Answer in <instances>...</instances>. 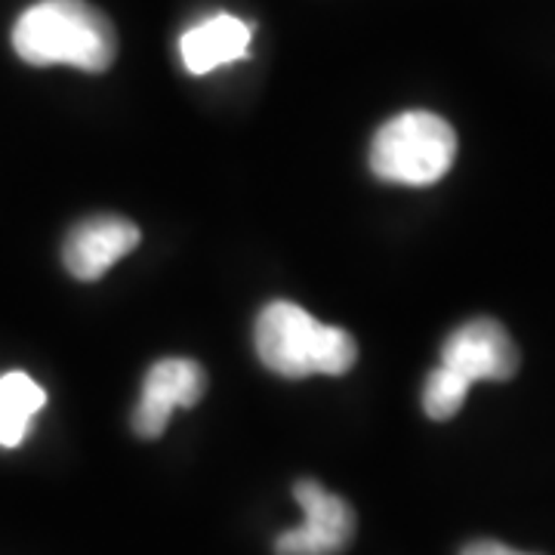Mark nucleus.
Returning <instances> with one entry per match:
<instances>
[{
    "mask_svg": "<svg viewBox=\"0 0 555 555\" xmlns=\"http://www.w3.org/2000/svg\"><path fill=\"white\" fill-rule=\"evenodd\" d=\"M0 404L16 408V411L35 420L43 411V404H47V392L28 374L10 371V374L0 377Z\"/></svg>",
    "mask_w": 555,
    "mask_h": 555,
    "instance_id": "9d476101",
    "label": "nucleus"
},
{
    "mask_svg": "<svg viewBox=\"0 0 555 555\" xmlns=\"http://www.w3.org/2000/svg\"><path fill=\"white\" fill-rule=\"evenodd\" d=\"M28 433H31V416L0 404V448H20Z\"/></svg>",
    "mask_w": 555,
    "mask_h": 555,
    "instance_id": "9b49d317",
    "label": "nucleus"
},
{
    "mask_svg": "<svg viewBox=\"0 0 555 555\" xmlns=\"http://www.w3.org/2000/svg\"><path fill=\"white\" fill-rule=\"evenodd\" d=\"M207 389V374L192 358H164L149 367L142 396L133 411V433L139 438H160L177 408L198 404Z\"/></svg>",
    "mask_w": 555,
    "mask_h": 555,
    "instance_id": "423d86ee",
    "label": "nucleus"
},
{
    "mask_svg": "<svg viewBox=\"0 0 555 555\" xmlns=\"http://www.w3.org/2000/svg\"><path fill=\"white\" fill-rule=\"evenodd\" d=\"M460 555H537V553H518L513 546H506V543H496V540H473V543H466Z\"/></svg>",
    "mask_w": 555,
    "mask_h": 555,
    "instance_id": "f8f14e48",
    "label": "nucleus"
},
{
    "mask_svg": "<svg viewBox=\"0 0 555 555\" xmlns=\"http://www.w3.org/2000/svg\"><path fill=\"white\" fill-rule=\"evenodd\" d=\"M259 361L278 377L302 379L312 374L339 377L356 367L358 346L339 327L318 324L297 302H269L257 318Z\"/></svg>",
    "mask_w": 555,
    "mask_h": 555,
    "instance_id": "f03ea898",
    "label": "nucleus"
},
{
    "mask_svg": "<svg viewBox=\"0 0 555 555\" xmlns=\"http://www.w3.org/2000/svg\"><path fill=\"white\" fill-rule=\"evenodd\" d=\"M469 389H473L469 379H463L448 367H436L423 386V411L429 420H451L460 414Z\"/></svg>",
    "mask_w": 555,
    "mask_h": 555,
    "instance_id": "1a4fd4ad",
    "label": "nucleus"
},
{
    "mask_svg": "<svg viewBox=\"0 0 555 555\" xmlns=\"http://www.w3.org/2000/svg\"><path fill=\"white\" fill-rule=\"evenodd\" d=\"M456 158V133L436 112H401L371 142V170L396 185H433Z\"/></svg>",
    "mask_w": 555,
    "mask_h": 555,
    "instance_id": "7ed1b4c3",
    "label": "nucleus"
},
{
    "mask_svg": "<svg viewBox=\"0 0 555 555\" xmlns=\"http://www.w3.org/2000/svg\"><path fill=\"white\" fill-rule=\"evenodd\" d=\"M13 50L28 65H72L108 72L118 56V35L105 13L87 0H40L13 25Z\"/></svg>",
    "mask_w": 555,
    "mask_h": 555,
    "instance_id": "f257e3e1",
    "label": "nucleus"
},
{
    "mask_svg": "<svg viewBox=\"0 0 555 555\" xmlns=\"http://www.w3.org/2000/svg\"><path fill=\"white\" fill-rule=\"evenodd\" d=\"M254 25L232 13H217L210 20L192 25L179 38V60L189 75H210L222 65H232L250 56Z\"/></svg>",
    "mask_w": 555,
    "mask_h": 555,
    "instance_id": "6e6552de",
    "label": "nucleus"
},
{
    "mask_svg": "<svg viewBox=\"0 0 555 555\" xmlns=\"http://www.w3.org/2000/svg\"><path fill=\"white\" fill-rule=\"evenodd\" d=\"M139 244V229L124 217H90L65 238L62 259L78 281H96Z\"/></svg>",
    "mask_w": 555,
    "mask_h": 555,
    "instance_id": "0eeeda50",
    "label": "nucleus"
},
{
    "mask_svg": "<svg viewBox=\"0 0 555 555\" xmlns=\"http://www.w3.org/2000/svg\"><path fill=\"white\" fill-rule=\"evenodd\" d=\"M441 367L469 383L513 379L518 371V349L509 331L494 318H473L460 324L441 346Z\"/></svg>",
    "mask_w": 555,
    "mask_h": 555,
    "instance_id": "39448f33",
    "label": "nucleus"
},
{
    "mask_svg": "<svg viewBox=\"0 0 555 555\" xmlns=\"http://www.w3.org/2000/svg\"><path fill=\"white\" fill-rule=\"evenodd\" d=\"M302 525L284 531L275 540V555H339L356 537V513L343 496L331 494L312 478H302L294 488Z\"/></svg>",
    "mask_w": 555,
    "mask_h": 555,
    "instance_id": "20e7f679",
    "label": "nucleus"
}]
</instances>
